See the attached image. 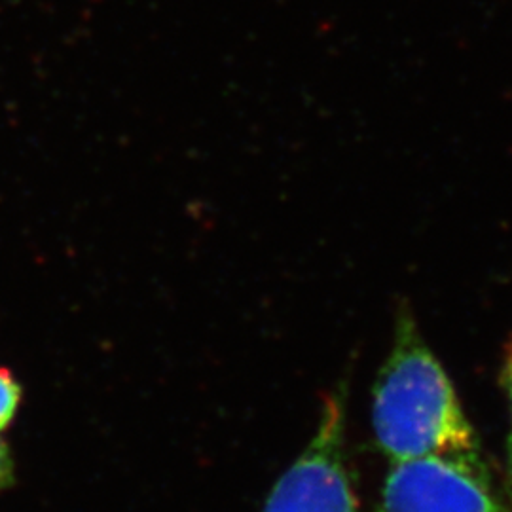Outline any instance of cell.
<instances>
[{"label": "cell", "instance_id": "8992f818", "mask_svg": "<svg viewBox=\"0 0 512 512\" xmlns=\"http://www.w3.org/2000/svg\"><path fill=\"white\" fill-rule=\"evenodd\" d=\"M503 384H505V389H507V395H509V403H511L512 410V346L509 348V353H507V359H505Z\"/></svg>", "mask_w": 512, "mask_h": 512}, {"label": "cell", "instance_id": "277c9868", "mask_svg": "<svg viewBox=\"0 0 512 512\" xmlns=\"http://www.w3.org/2000/svg\"><path fill=\"white\" fill-rule=\"evenodd\" d=\"M19 403V387L8 370L0 368V429H4L16 414Z\"/></svg>", "mask_w": 512, "mask_h": 512}, {"label": "cell", "instance_id": "5b68a950", "mask_svg": "<svg viewBox=\"0 0 512 512\" xmlns=\"http://www.w3.org/2000/svg\"><path fill=\"white\" fill-rule=\"evenodd\" d=\"M10 475H12V461L8 456L6 446H2V442H0V488L10 480Z\"/></svg>", "mask_w": 512, "mask_h": 512}, {"label": "cell", "instance_id": "52a82bcc", "mask_svg": "<svg viewBox=\"0 0 512 512\" xmlns=\"http://www.w3.org/2000/svg\"><path fill=\"white\" fill-rule=\"evenodd\" d=\"M509 467H511V484H512V435L509 439Z\"/></svg>", "mask_w": 512, "mask_h": 512}, {"label": "cell", "instance_id": "7a4b0ae2", "mask_svg": "<svg viewBox=\"0 0 512 512\" xmlns=\"http://www.w3.org/2000/svg\"><path fill=\"white\" fill-rule=\"evenodd\" d=\"M344 397H330L317 435L279 478L264 512H357L344 461Z\"/></svg>", "mask_w": 512, "mask_h": 512}, {"label": "cell", "instance_id": "3957f363", "mask_svg": "<svg viewBox=\"0 0 512 512\" xmlns=\"http://www.w3.org/2000/svg\"><path fill=\"white\" fill-rule=\"evenodd\" d=\"M380 512H505L480 461L429 456L393 461Z\"/></svg>", "mask_w": 512, "mask_h": 512}, {"label": "cell", "instance_id": "6da1fadb", "mask_svg": "<svg viewBox=\"0 0 512 512\" xmlns=\"http://www.w3.org/2000/svg\"><path fill=\"white\" fill-rule=\"evenodd\" d=\"M372 427L393 461L478 459V440L452 380L425 344L408 308L395 321L393 348L372 389Z\"/></svg>", "mask_w": 512, "mask_h": 512}]
</instances>
